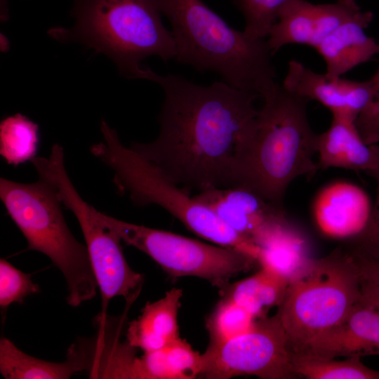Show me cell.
<instances>
[{"mask_svg":"<svg viewBox=\"0 0 379 379\" xmlns=\"http://www.w3.org/2000/svg\"><path fill=\"white\" fill-rule=\"evenodd\" d=\"M142 79L164 91L160 131L152 142L130 147L185 188L234 187L242 146L258 112L254 102L261 97L222 80L201 86L149 67Z\"/></svg>","mask_w":379,"mask_h":379,"instance_id":"cell-1","label":"cell"},{"mask_svg":"<svg viewBox=\"0 0 379 379\" xmlns=\"http://www.w3.org/2000/svg\"><path fill=\"white\" fill-rule=\"evenodd\" d=\"M200 376L228 379L244 375L263 379L298 378L286 333L277 314L263 317L248 332L226 342L209 345L201 354Z\"/></svg>","mask_w":379,"mask_h":379,"instance_id":"cell-10","label":"cell"},{"mask_svg":"<svg viewBox=\"0 0 379 379\" xmlns=\"http://www.w3.org/2000/svg\"><path fill=\"white\" fill-rule=\"evenodd\" d=\"M282 86L290 93L317 100L333 115L354 121L371 103L374 95L371 79L359 81L330 77L316 73L295 60L288 63Z\"/></svg>","mask_w":379,"mask_h":379,"instance_id":"cell-12","label":"cell"},{"mask_svg":"<svg viewBox=\"0 0 379 379\" xmlns=\"http://www.w3.org/2000/svg\"><path fill=\"white\" fill-rule=\"evenodd\" d=\"M263 100L242 146L235 186L283 207L291 182L319 169L313 160L317 134L307 119L310 100L279 84Z\"/></svg>","mask_w":379,"mask_h":379,"instance_id":"cell-2","label":"cell"},{"mask_svg":"<svg viewBox=\"0 0 379 379\" xmlns=\"http://www.w3.org/2000/svg\"><path fill=\"white\" fill-rule=\"evenodd\" d=\"M133 378L173 379L164 348L145 352L142 357H136Z\"/></svg>","mask_w":379,"mask_h":379,"instance_id":"cell-30","label":"cell"},{"mask_svg":"<svg viewBox=\"0 0 379 379\" xmlns=\"http://www.w3.org/2000/svg\"><path fill=\"white\" fill-rule=\"evenodd\" d=\"M366 193L357 185L337 181L324 187L314 201L316 223L326 236L354 239L366 229L371 212Z\"/></svg>","mask_w":379,"mask_h":379,"instance_id":"cell-14","label":"cell"},{"mask_svg":"<svg viewBox=\"0 0 379 379\" xmlns=\"http://www.w3.org/2000/svg\"><path fill=\"white\" fill-rule=\"evenodd\" d=\"M373 19L361 11L328 34L315 48L326 65V74L338 77L379 54V42L364 32Z\"/></svg>","mask_w":379,"mask_h":379,"instance_id":"cell-17","label":"cell"},{"mask_svg":"<svg viewBox=\"0 0 379 379\" xmlns=\"http://www.w3.org/2000/svg\"><path fill=\"white\" fill-rule=\"evenodd\" d=\"M361 11L355 0H338L314 4L305 0H291L281 11L267 40L272 55L289 44L315 48L339 25Z\"/></svg>","mask_w":379,"mask_h":379,"instance_id":"cell-11","label":"cell"},{"mask_svg":"<svg viewBox=\"0 0 379 379\" xmlns=\"http://www.w3.org/2000/svg\"><path fill=\"white\" fill-rule=\"evenodd\" d=\"M360 357L344 360L291 355L297 375L308 379H379V371L365 366Z\"/></svg>","mask_w":379,"mask_h":379,"instance_id":"cell-23","label":"cell"},{"mask_svg":"<svg viewBox=\"0 0 379 379\" xmlns=\"http://www.w3.org/2000/svg\"><path fill=\"white\" fill-rule=\"evenodd\" d=\"M39 291L31 274L20 271L5 259L0 260V306L2 310L15 302L22 304L27 296Z\"/></svg>","mask_w":379,"mask_h":379,"instance_id":"cell-26","label":"cell"},{"mask_svg":"<svg viewBox=\"0 0 379 379\" xmlns=\"http://www.w3.org/2000/svg\"><path fill=\"white\" fill-rule=\"evenodd\" d=\"M39 126L21 114L9 116L0 124V154L8 164L18 166L32 161L39 146Z\"/></svg>","mask_w":379,"mask_h":379,"instance_id":"cell-22","label":"cell"},{"mask_svg":"<svg viewBox=\"0 0 379 379\" xmlns=\"http://www.w3.org/2000/svg\"><path fill=\"white\" fill-rule=\"evenodd\" d=\"M293 355L324 359L379 355V313L359 302L341 324Z\"/></svg>","mask_w":379,"mask_h":379,"instance_id":"cell-15","label":"cell"},{"mask_svg":"<svg viewBox=\"0 0 379 379\" xmlns=\"http://www.w3.org/2000/svg\"><path fill=\"white\" fill-rule=\"evenodd\" d=\"M371 80L374 91L373 100L357 117L355 125L364 141L375 145L379 140V65Z\"/></svg>","mask_w":379,"mask_h":379,"instance_id":"cell-29","label":"cell"},{"mask_svg":"<svg viewBox=\"0 0 379 379\" xmlns=\"http://www.w3.org/2000/svg\"><path fill=\"white\" fill-rule=\"evenodd\" d=\"M173 379H191L200 375L201 354L180 337L164 347Z\"/></svg>","mask_w":379,"mask_h":379,"instance_id":"cell-27","label":"cell"},{"mask_svg":"<svg viewBox=\"0 0 379 379\" xmlns=\"http://www.w3.org/2000/svg\"><path fill=\"white\" fill-rule=\"evenodd\" d=\"M255 318L232 300L222 298L207 319L210 344L226 342L250 331Z\"/></svg>","mask_w":379,"mask_h":379,"instance_id":"cell-24","label":"cell"},{"mask_svg":"<svg viewBox=\"0 0 379 379\" xmlns=\"http://www.w3.org/2000/svg\"><path fill=\"white\" fill-rule=\"evenodd\" d=\"M87 370L86 359L74 343L63 362H52L30 356L6 338L0 340V373L6 379H67Z\"/></svg>","mask_w":379,"mask_h":379,"instance_id":"cell-20","label":"cell"},{"mask_svg":"<svg viewBox=\"0 0 379 379\" xmlns=\"http://www.w3.org/2000/svg\"><path fill=\"white\" fill-rule=\"evenodd\" d=\"M360 302L379 313V285L361 282Z\"/></svg>","mask_w":379,"mask_h":379,"instance_id":"cell-32","label":"cell"},{"mask_svg":"<svg viewBox=\"0 0 379 379\" xmlns=\"http://www.w3.org/2000/svg\"><path fill=\"white\" fill-rule=\"evenodd\" d=\"M99 217L121 241L147 254L172 277H197L222 288L230 278L257 262L234 248L129 223L100 211Z\"/></svg>","mask_w":379,"mask_h":379,"instance_id":"cell-9","label":"cell"},{"mask_svg":"<svg viewBox=\"0 0 379 379\" xmlns=\"http://www.w3.org/2000/svg\"><path fill=\"white\" fill-rule=\"evenodd\" d=\"M316 145L319 168L364 171L371 175L379 168V145L366 144L349 118L333 115L328 130L317 134Z\"/></svg>","mask_w":379,"mask_h":379,"instance_id":"cell-16","label":"cell"},{"mask_svg":"<svg viewBox=\"0 0 379 379\" xmlns=\"http://www.w3.org/2000/svg\"><path fill=\"white\" fill-rule=\"evenodd\" d=\"M103 140L91 147V152L113 172L119 193L138 206L157 205L189 230L214 244L234 248L255 257L258 247L241 237L211 208L190 196L160 168L124 146L117 132L105 121L100 123Z\"/></svg>","mask_w":379,"mask_h":379,"instance_id":"cell-5","label":"cell"},{"mask_svg":"<svg viewBox=\"0 0 379 379\" xmlns=\"http://www.w3.org/2000/svg\"><path fill=\"white\" fill-rule=\"evenodd\" d=\"M71 14L74 25L54 27L50 36L107 55L128 79H141V62L147 57L175 59L173 35L154 0H73Z\"/></svg>","mask_w":379,"mask_h":379,"instance_id":"cell-4","label":"cell"},{"mask_svg":"<svg viewBox=\"0 0 379 379\" xmlns=\"http://www.w3.org/2000/svg\"><path fill=\"white\" fill-rule=\"evenodd\" d=\"M373 176L377 182L375 201L366 229L353 240L349 248L360 253L379 258V168Z\"/></svg>","mask_w":379,"mask_h":379,"instance_id":"cell-28","label":"cell"},{"mask_svg":"<svg viewBox=\"0 0 379 379\" xmlns=\"http://www.w3.org/2000/svg\"><path fill=\"white\" fill-rule=\"evenodd\" d=\"M0 197L27 250L46 255L64 276L67 303L77 307L93 299L98 286L87 248L69 229L55 186L41 177L33 183L1 178Z\"/></svg>","mask_w":379,"mask_h":379,"instance_id":"cell-6","label":"cell"},{"mask_svg":"<svg viewBox=\"0 0 379 379\" xmlns=\"http://www.w3.org/2000/svg\"><path fill=\"white\" fill-rule=\"evenodd\" d=\"M288 286L285 279L261 268L251 277L227 284L220 292L222 298L232 300L257 319L265 317L271 307L281 303Z\"/></svg>","mask_w":379,"mask_h":379,"instance_id":"cell-21","label":"cell"},{"mask_svg":"<svg viewBox=\"0 0 379 379\" xmlns=\"http://www.w3.org/2000/svg\"><path fill=\"white\" fill-rule=\"evenodd\" d=\"M360 298L361 280L345 248L312 258L289 284L277 313L291 354L341 324Z\"/></svg>","mask_w":379,"mask_h":379,"instance_id":"cell-7","label":"cell"},{"mask_svg":"<svg viewBox=\"0 0 379 379\" xmlns=\"http://www.w3.org/2000/svg\"><path fill=\"white\" fill-rule=\"evenodd\" d=\"M154 1L171 23L178 62L217 73L230 86L262 98L276 88L267 40L232 27L201 0Z\"/></svg>","mask_w":379,"mask_h":379,"instance_id":"cell-3","label":"cell"},{"mask_svg":"<svg viewBox=\"0 0 379 379\" xmlns=\"http://www.w3.org/2000/svg\"><path fill=\"white\" fill-rule=\"evenodd\" d=\"M257 262L289 284L307 268L313 258L307 241L286 218L275 225L258 244Z\"/></svg>","mask_w":379,"mask_h":379,"instance_id":"cell-18","label":"cell"},{"mask_svg":"<svg viewBox=\"0 0 379 379\" xmlns=\"http://www.w3.org/2000/svg\"><path fill=\"white\" fill-rule=\"evenodd\" d=\"M39 177L51 182L64 206L75 215L86 242L90 261L102 298V312L105 318L109 301L120 296L130 302L139 293L143 277L128 264L121 240L103 223L99 211L86 202L73 185L65 167L64 152L53 145L48 157L32 160Z\"/></svg>","mask_w":379,"mask_h":379,"instance_id":"cell-8","label":"cell"},{"mask_svg":"<svg viewBox=\"0 0 379 379\" xmlns=\"http://www.w3.org/2000/svg\"><path fill=\"white\" fill-rule=\"evenodd\" d=\"M194 197L256 246L274 225L286 218L283 207L239 186L211 188Z\"/></svg>","mask_w":379,"mask_h":379,"instance_id":"cell-13","label":"cell"},{"mask_svg":"<svg viewBox=\"0 0 379 379\" xmlns=\"http://www.w3.org/2000/svg\"><path fill=\"white\" fill-rule=\"evenodd\" d=\"M361 283L379 285V258L346 248Z\"/></svg>","mask_w":379,"mask_h":379,"instance_id":"cell-31","label":"cell"},{"mask_svg":"<svg viewBox=\"0 0 379 379\" xmlns=\"http://www.w3.org/2000/svg\"><path fill=\"white\" fill-rule=\"evenodd\" d=\"M291 0H233L242 13L244 33L253 39L268 37L283 8Z\"/></svg>","mask_w":379,"mask_h":379,"instance_id":"cell-25","label":"cell"},{"mask_svg":"<svg viewBox=\"0 0 379 379\" xmlns=\"http://www.w3.org/2000/svg\"><path fill=\"white\" fill-rule=\"evenodd\" d=\"M182 295L181 289L174 288L161 299L147 302L138 319L129 323L126 342L145 352L164 348L178 338Z\"/></svg>","mask_w":379,"mask_h":379,"instance_id":"cell-19","label":"cell"}]
</instances>
